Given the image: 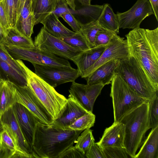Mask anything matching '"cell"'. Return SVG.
<instances>
[{
    "instance_id": "obj_39",
    "label": "cell",
    "mask_w": 158,
    "mask_h": 158,
    "mask_svg": "<svg viewBox=\"0 0 158 158\" xmlns=\"http://www.w3.org/2000/svg\"><path fill=\"white\" fill-rule=\"evenodd\" d=\"M85 156L86 158H105L101 148L94 140L86 151Z\"/></svg>"
},
{
    "instance_id": "obj_21",
    "label": "cell",
    "mask_w": 158,
    "mask_h": 158,
    "mask_svg": "<svg viewBox=\"0 0 158 158\" xmlns=\"http://www.w3.org/2000/svg\"><path fill=\"white\" fill-rule=\"evenodd\" d=\"M152 129L134 158H158V126Z\"/></svg>"
},
{
    "instance_id": "obj_5",
    "label": "cell",
    "mask_w": 158,
    "mask_h": 158,
    "mask_svg": "<svg viewBox=\"0 0 158 158\" xmlns=\"http://www.w3.org/2000/svg\"><path fill=\"white\" fill-rule=\"evenodd\" d=\"M115 73L119 75L138 96L148 101L157 94L144 70L132 56L118 59Z\"/></svg>"
},
{
    "instance_id": "obj_31",
    "label": "cell",
    "mask_w": 158,
    "mask_h": 158,
    "mask_svg": "<svg viewBox=\"0 0 158 158\" xmlns=\"http://www.w3.org/2000/svg\"><path fill=\"white\" fill-rule=\"evenodd\" d=\"M67 44L72 47L82 51L90 48L84 37L81 32H75L73 35L60 38Z\"/></svg>"
},
{
    "instance_id": "obj_3",
    "label": "cell",
    "mask_w": 158,
    "mask_h": 158,
    "mask_svg": "<svg viewBox=\"0 0 158 158\" xmlns=\"http://www.w3.org/2000/svg\"><path fill=\"white\" fill-rule=\"evenodd\" d=\"M149 102H145L124 115L118 121L125 125L124 146L128 154L134 158L136 152L150 128Z\"/></svg>"
},
{
    "instance_id": "obj_43",
    "label": "cell",
    "mask_w": 158,
    "mask_h": 158,
    "mask_svg": "<svg viewBox=\"0 0 158 158\" xmlns=\"http://www.w3.org/2000/svg\"><path fill=\"white\" fill-rule=\"evenodd\" d=\"M0 23L5 30L10 28L8 23L3 2L0 1Z\"/></svg>"
},
{
    "instance_id": "obj_30",
    "label": "cell",
    "mask_w": 158,
    "mask_h": 158,
    "mask_svg": "<svg viewBox=\"0 0 158 158\" xmlns=\"http://www.w3.org/2000/svg\"><path fill=\"white\" fill-rule=\"evenodd\" d=\"M95 120V115L92 112H89L76 120L68 128L74 130L82 131L89 129L94 126Z\"/></svg>"
},
{
    "instance_id": "obj_22",
    "label": "cell",
    "mask_w": 158,
    "mask_h": 158,
    "mask_svg": "<svg viewBox=\"0 0 158 158\" xmlns=\"http://www.w3.org/2000/svg\"><path fill=\"white\" fill-rule=\"evenodd\" d=\"M40 23L43 24V27L48 33L57 38L70 36L75 33L64 25L58 18L53 13L49 14Z\"/></svg>"
},
{
    "instance_id": "obj_1",
    "label": "cell",
    "mask_w": 158,
    "mask_h": 158,
    "mask_svg": "<svg viewBox=\"0 0 158 158\" xmlns=\"http://www.w3.org/2000/svg\"><path fill=\"white\" fill-rule=\"evenodd\" d=\"M125 36L129 55L139 64L158 91V27L133 29Z\"/></svg>"
},
{
    "instance_id": "obj_35",
    "label": "cell",
    "mask_w": 158,
    "mask_h": 158,
    "mask_svg": "<svg viewBox=\"0 0 158 158\" xmlns=\"http://www.w3.org/2000/svg\"><path fill=\"white\" fill-rule=\"evenodd\" d=\"M100 148L105 158H131L124 148L117 147Z\"/></svg>"
},
{
    "instance_id": "obj_46",
    "label": "cell",
    "mask_w": 158,
    "mask_h": 158,
    "mask_svg": "<svg viewBox=\"0 0 158 158\" xmlns=\"http://www.w3.org/2000/svg\"><path fill=\"white\" fill-rule=\"evenodd\" d=\"M25 1V0H19L17 9V18L20 14L21 10L24 5Z\"/></svg>"
},
{
    "instance_id": "obj_20",
    "label": "cell",
    "mask_w": 158,
    "mask_h": 158,
    "mask_svg": "<svg viewBox=\"0 0 158 158\" xmlns=\"http://www.w3.org/2000/svg\"><path fill=\"white\" fill-rule=\"evenodd\" d=\"M34 25V17L31 10V0H25L14 28L24 36L30 38L33 33Z\"/></svg>"
},
{
    "instance_id": "obj_55",
    "label": "cell",
    "mask_w": 158,
    "mask_h": 158,
    "mask_svg": "<svg viewBox=\"0 0 158 158\" xmlns=\"http://www.w3.org/2000/svg\"><path fill=\"white\" fill-rule=\"evenodd\" d=\"M33 0H31V1H32Z\"/></svg>"
},
{
    "instance_id": "obj_37",
    "label": "cell",
    "mask_w": 158,
    "mask_h": 158,
    "mask_svg": "<svg viewBox=\"0 0 158 158\" xmlns=\"http://www.w3.org/2000/svg\"><path fill=\"white\" fill-rule=\"evenodd\" d=\"M116 34L102 28L96 34L94 43L95 47L107 46Z\"/></svg>"
},
{
    "instance_id": "obj_33",
    "label": "cell",
    "mask_w": 158,
    "mask_h": 158,
    "mask_svg": "<svg viewBox=\"0 0 158 158\" xmlns=\"http://www.w3.org/2000/svg\"><path fill=\"white\" fill-rule=\"evenodd\" d=\"M0 59L6 62L17 72L27 77L26 72L23 68L14 59L6 49L5 46L0 43Z\"/></svg>"
},
{
    "instance_id": "obj_6",
    "label": "cell",
    "mask_w": 158,
    "mask_h": 158,
    "mask_svg": "<svg viewBox=\"0 0 158 158\" xmlns=\"http://www.w3.org/2000/svg\"><path fill=\"white\" fill-rule=\"evenodd\" d=\"M111 84L110 96L112 98L114 122L119 121L133 110L149 101L138 96L117 73H115Z\"/></svg>"
},
{
    "instance_id": "obj_4",
    "label": "cell",
    "mask_w": 158,
    "mask_h": 158,
    "mask_svg": "<svg viewBox=\"0 0 158 158\" xmlns=\"http://www.w3.org/2000/svg\"><path fill=\"white\" fill-rule=\"evenodd\" d=\"M16 60L26 72L28 86L44 107L53 121L62 113L67 99L30 69L21 60Z\"/></svg>"
},
{
    "instance_id": "obj_24",
    "label": "cell",
    "mask_w": 158,
    "mask_h": 158,
    "mask_svg": "<svg viewBox=\"0 0 158 158\" xmlns=\"http://www.w3.org/2000/svg\"><path fill=\"white\" fill-rule=\"evenodd\" d=\"M58 0H33L31 10L35 25L41 22L55 10Z\"/></svg>"
},
{
    "instance_id": "obj_17",
    "label": "cell",
    "mask_w": 158,
    "mask_h": 158,
    "mask_svg": "<svg viewBox=\"0 0 158 158\" xmlns=\"http://www.w3.org/2000/svg\"><path fill=\"white\" fill-rule=\"evenodd\" d=\"M125 125L120 121L114 122L106 128L100 140L97 143L100 147L124 148Z\"/></svg>"
},
{
    "instance_id": "obj_45",
    "label": "cell",
    "mask_w": 158,
    "mask_h": 158,
    "mask_svg": "<svg viewBox=\"0 0 158 158\" xmlns=\"http://www.w3.org/2000/svg\"><path fill=\"white\" fill-rule=\"evenodd\" d=\"M152 8L157 21H158V0H148Z\"/></svg>"
},
{
    "instance_id": "obj_40",
    "label": "cell",
    "mask_w": 158,
    "mask_h": 158,
    "mask_svg": "<svg viewBox=\"0 0 158 158\" xmlns=\"http://www.w3.org/2000/svg\"><path fill=\"white\" fill-rule=\"evenodd\" d=\"M86 158L83 152L75 146L68 148L59 156V158Z\"/></svg>"
},
{
    "instance_id": "obj_12",
    "label": "cell",
    "mask_w": 158,
    "mask_h": 158,
    "mask_svg": "<svg viewBox=\"0 0 158 158\" xmlns=\"http://www.w3.org/2000/svg\"><path fill=\"white\" fill-rule=\"evenodd\" d=\"M129 56L127 40L116 34L98 60L86 71L84 78L103 64L113 59L126 58Z\"/></svg>"
},
{
    "instance_id": "obj_19",
    "label": "cell",
    "mask_w": 158,
    "mask_h": 158,
    "mask_svg": "<svg viewBox=\"0 0 158 158\" xmlns=\"http://www.w3.org/2000/svg\"><path fill=\"white\" fill-rule=\"evenodd\" d=\"M118 59H113L99 66L85 78L87 84L102 83L105 85L111 84L115 74Z\"/></svg>"
},
{
    "instance_id": "obj_15",
    "label": "cell",
    "mask_w": 158,
    "mask_h": 158,
    "mask_svg": "<svg viewBox=\"0 0 158 158\" xmlns=\"http://www.w3.org/2000/svg\"><path fill=\"white\" fill-rule=\"evenodd\" d=\"M12 107L23 134L33 150L34 132L36 124L39 121L29 110L21 104L16 102Z\"/></svg>"
},
{
    "instance_id": "obj_38",
    "label": "cell",
    "mask_w": 158,
    "mask_h": 158,
    "mask_svg": "<svg viewBox=\"0 0 158 158\" xmlns=\"http://www.w3.org/2000/svg\"><path fill=\"white\" fill-rule=\"evenodd\" d=\"M2 128L0 131V142L4 146L14 153L16 151L19 150L7 131L4 128Z\"/></svg>"
},
{
    "instance_id": "obj_51",
    "label": "cell",
    "mask_w": 158,
    "mask_h": 158,
    "mask_svg": "<svg viewBox=\"0 0 158 158\" xmlns=\"http://www.w3.org/2000/svg\"><path fill=\"white\" fill-rule=\"evenodd\" d=\"M2 126H1V123H0V131L2 130Z\"/></svg>"
},
{
    "instance_id": "obj_16",
    "label": "cell",
    "mask_w": 158,
    "mask_h": 158,
    "mask_svg": "<svg viewBox=\"0 0 158 158\" xmlns=\"http://www.w3.org/2000/svg\"><path fill=\"white\" fill-rule=\"evenodd\" d=\"M89 112L69 94L62 113L51 125L59 128L69 129V126L76 120Z\"/></svg>"
},
{
    "instance_id": "obj_25",
    "label": "cell",
    "mask_w": 158,
    "mask_h": 158,
    "mask_svg": "<svg viewBox=\"0 0 158 158\" xmlns=\"http://www.w3.org/2000/svg\"><path fill=\"white\" fill-rule=\"evenodd\" d=\"M14 91V84L8 81H1L0 83V119L7 110L17 102Z\"/></svg>"
},
{
    "instance_id": "obj_52",
    "label": "cell",
    "mask_w": 158,
    "mask_h": 158,
    "mask_svg": "<svg viewBox=\"0 0 158 158\" xmlns=\"http://www.w3.org/2000/svg\"><path fill=\"white\" fill-rule=\"evenodd\" d=\"M0 79L1 80H2V77L1 76V75H0Z\"/></svg>"
},
{
    "instance_id": "obj_29",
    "label": "cell",
    "mask_w": 158,
    "mask_h": 158,
    "mask_svg": "<svg viewBox=\"0 0 158 158\" xmlns=\"http://www.w3.org/2000/svg\"><path fill=\"white\" fill-rule=\"evenodd\" d=\"M101 29L97 21L86 24L81 23L80 32L84 37L90 48L95 47L96 34Z\"/></svg>"
},
{
    "instance_id": "obj_42",
    "label": "cell",
    "mask_w": 158,
    "mask_h": 158,
    "mask_svg": "<svg viewBox=\"0 0 158 158\" xmlns=\"http://www.w3.org/2000/svg\"><path fill=\"white\" fill-rule=\"evenodd\" d=\"M66 0H58L54 11L52 13L58 18L61 17V15L66 13H70L71 9L69 8Z\"/></svg>"
},
{
    "instance_id": "obj_26",
    "label": "cell",
    "mask_w": 158,
    "mask_h": 158,
    "mask_svg": "<svg viewBox=\"0 0 158 158\" xmlns=\"http://www.w3.org/2000/svg\"><path fill=\"white\" fill-rule=\"evenodd\" d=\"M103 5L102 11L97 20L99 25L102 28L119 33V20L117 14L114 13L110 4L105 3Z\"/></svg>"
},
{
    "instance_id": "obj_10",
    "label": "cell",
    "mask_w": 158,
    "mask_h": 158,
    "mask_svg": "<svg viewBox=\"0 0 158 158\" xmlns=\"http://www.w3.org/2000/svg\"><path fill=\"white\" fill-rule=\"evenodd\" d=\"M15 95L17 102L23 105L30 110L39 122L51 125L53 121L44 107L28 86L22 87L14 84Z\"/></svg>"
},
{
    "instance_id": "obj_2",
    "label": "cell",
    "mask_w": 158,
    "mask_h": 158,
    "mask_svg": "<svg viewBox=\"0 0 158 158\" xmlns=\"http://www.w3.org/2000/svg\"><path fill=\"white\" fill-rule=\"evenodd\" d=\"M82 131L59 128L39 122L34 135L33 152L38 158H59L73 146Z\"/></svg>"
},
{
    "instance_id": "obj_8",
    "label": "cell",
    "mask_w": 158,
    "mask_h": 158,
    "mask_svg": "<svg viewBox=\"0 0 158 158\" xmlns=\"http://www.w3.org/2000/svg\"><path fill=\"white\" fill-rule=\"evenodd\" d=\"M35 47L58 56L73 61L83 51L69 46L60 38L48 33L43 27L35 37Z\"/></svg>"
},
{
    "instance_id": "obj_50",
    "label": "cell",
    "mask_w": 158,
    "mask_h": 158,
    "mask_svg": "<svg viewBox=\"0 0 158 158\" xmlns=\"http://www.w3.org/2000/svg\"><path fill=\"white\" fill-rule=\"evenodd\" d=\"M14 2V3L15 5V6L17 10V7L18 6L19 0H13Z\"/></svg>"
},
{
    "instance_id": "obj_54",
    "label": "cell",
    "mask_w": 158,
    "mask_h": 158,
    "mask_svg": "<svg viewBox=\"0 0 158 158\" xmlns=\"http://www.w3.org/2000/svg\"><path fill=\"white\" fill-rule=\"evenodd\" d=\"M2 0H0V1H2Z\"/></svg>"
},
{
    "instance_id": "obj_49",
    "label": "cell",
    "mask_w": 158,
    "mask_h": 158,
    "mask_svg": "<svg viewBox=\"0 0 158 158\" xmlns=\"http://www.w3.org/2000/svg\"><path fill=\"white\" fill-rule=\"evenodd\" d=\"M82 5L88 6L91 5V0H77Z\"/></svg>"
},
{
    "instance_id": "obj_48",
    "label": "cell",
    "mask_w": 158,
    "mask_h": 158,
    "mask_svg": "<svg viewBox=\"0 0 158 158\" xmlns=\"http://www.w3.org/2000/svg\"><path fill=\"white\" fill-rule=\"evenodd\" d=\"M70 9L75 10L76 7L75 0H66Z\"/></svg>"
},
{
    "instance_id": "obj_41",
    "label": "cell",
    "mask_w": 158,
    "mask_h": 158,
    "mask_svg": "<svg viewBox=\"0 0 158 158\" xmlns=\"http://www.w3.org/2000/svg\"><path fill=\"white\" fill-rule=\"evenodd\" d=\"M61 17L71 27L75 32H80L81 23L71 13H66L61 15Z\"/></svg>"
},
{
    "instance_id": "obj_11",
    "label": "cell",
    "mask_w": 158,
    "mask_h": 158,
    "mask_svg": "<svg viewBox=\"0 0 158 158\" xmlns=\"http://www.w3.org/2000/svg\"><path fill=\"white\" fill-rule=\"evenodd\" d=\"M119 28L134 29L139 28L142 21L154 13L148 0H137L127 11L117 12Z\"/></svg>"
},
{
    "instance_id": "obj_36",
    "label": "cell",
    "mask_w": 158,
    "mask_h": 158,
    "mask_svg": "<svg viewBox=\"0 0 158 158\" xmlns=\"http://www.w3.org/2000/svg\"><path fill=\"white\" fill-rule=\"evenodd\" d=\"M158 93L149 101V118L150 128L158 126Z\"/></svg>"
},
{
    "instance_id": "obj_13",
    "label": "cell",
    "mask_w": 158,
    "mask_h": 158,
    "mask_svg": "<svg viewBox=\"0 0 158 158\" xmlns=\"http://www.w3.org/2000/svg\"><path fill=\"white\" fill-rule=\"evenodd\" d=\"M105 86L102 83L94 85L72 82L69 90L73 96L88 112H92L94 102Z\"/></svg>"
},
{
    "instance_id": "obj_44",
    "label": "cell",
    "mask_w": 158,
    "mask_h": 158,
    "mask_svg": "<svg viewBox=\"0 0 158 158\" xmlns=\"http://www.w3.org/2000/svg\"><path fill=\"white\" fill-rule=\"evenodd\" d=\"M14 153L4 146L0 142V158H11Z\"/></svg>"
},
{
    "instance_id": "obj_53",
    "label": "cell",
    "mask_w": 158,
    "mask_h": 158,
    "mask_svg": "<svg viewBox=\"0 0 158 158\" xmlns=\"http://www.w3.org/2000/svg\"><path fill=\"white\" fill-rule=\"evenodd\" d=\"M2 80H1L0 79V83L1 81H2Z\"/></svg>"
},
{
    "instance_id": "obj_9",
    "label": "cell",
    "mask_w": 158,
    "mask_h": 158,
    "mask_svg": "<svg viewBox=\"0 0 158 158\" xmlns=\"http://www.w3.org/2000/svg\"><path fill=\"white\" fill-rule=\"evenodd\" d=\"M35 73L53 87L66 83L75 81L80 76L77 69L70 67H57L32 64Z\"/></svg>"
},
{
    "instance_id": "obj_18",
    "label": "cell",
    "mask_w": 158,
    "mask_h": 158,
    "mask_svg": "<svg viewBox=\"0 0 158 158\" xmlns=\"http://www.w3.org/2000/svg\"><path fill=\"white\" fill-rule=\"evenodd\" d=\"M107 46H98L83 51L73 61L80 76L84 78L87 70L99 58Z\"/></svg>"
},
{
    "instance_id": "obj_28",
    "label": "cell",
    "mask_w": 158,
    "mask_h": 158,
    "mask_svg": "<svg viewBox=\"0 0 158 158\" xmlns=\"http://www.w3.org/2000/svg\"><path fill=\"white\" fill-rule=\"evenodd\" d=\"M82 6L81 8L75 10L71 9L70 13L76 16L81 17L85 21L84 24L97 21L102 11L103 5Z\"/></svg>"
},
{
    "instance_id": "obj_27",
    "label": "cell",
    "mask_w": 158,
    "mask_h": 158,
    "mask_svg": "<svg viewBox=\"0 0 158 158\" xmlns=\"http://www.w3.org/2000/svg\"><path fill=\"white\" fill-rule=\"evenodd\" d=\"M0 74L2 80L24 87L27 86V78L21 74L8 63L0 59Z\"/></svg>"
},
{
    "instance_id": "obj_47",
    "label": "cell",
    "mask_w": 158,
    "mask_h": 158,
    "mask_svg": "<svg viewBox=\"0 0 158 158\" xmlns=\"http://www.w3.org/2000/svg\"><path fill=\"white\" fill-rule=\"evenodd\" d=\"M6 33V30L0 23V43L5 37Z\"/></svg>"
},
{
    "instance_id": "obj_32",
    "label": "cell",
    "mask_w": 158,
    "mask_h": 158,
    "mask_svg": "<svg viewBox=\"0 0 158 158\" xmlns=\"http://www.w3.org/2000/svg\"><path fill=\"white\" fill-rule=\"evenodd\" d=\"M92 131L90 129L85 130L75 141V146L81 150L85 154L92 142L94 140Z\"/></svg>"
},
{
    "instance_id": "obj_7",
    "label": "cell",
    "mask_w": 158,
    "mask_h": 158,
    "mask_svg": "<svg viewBox=\"0 0 158 158\" xmlns=\"http://www.w3.org/2000/svg\"><path fill=\"white\" fill-rule=\"evenodd\" d=\"M15 59H22L33 63L57 67H71L68 60L56 56L35 46L31 48L5 46Z\"/></svg>"
},
{
    "instance_id": "obj_34",
    "label": "cell",
    "mask_w": 158,
    "mask_h": 158,
    "mask_svg": "<svg viewBox=\"0 0 158 158\" xmlns=\"http://www.w3.org/2000/svg\"><path fill=\"white\" fill-rule=\"evenodd\" d=\"M6 17L10 28L15 27L17 19V10L13 0H2Z\"/></svg>"
},
{
    "instance_id": "obj_14",
    "label": "cell",
    "mask_w": 158,
    "mask_h": 158,
    "mask_svg": "<svg viewBox=\"0 0 158 158\" xmlns=\"http://www.w3.org/2000/svg\"><path fill=\"white\" fill-rule=\"evenodd\" d=\"M0 121L2 128L7 131L19 150L28 154L34 153L23 134L12 107L2 114Z\"/></svg>"
},
{
    "instance_id": "obj_23",
    "label": "cell",
    "mask_w": 158,
    "mask_h": 158,
    "mask_svg": "<svg viewBox=\"0 0 158 158\" xmlns=\"http://www.w3.org/2000/svg\"><path fill=\"white\" fill-rule=\"evenodd\" d=\"M6 35L0 43L4 46H16L31 48L35 47L31 38H27L19 32L15 28L6 30Z\"/></svg>"
}]
</instances>
